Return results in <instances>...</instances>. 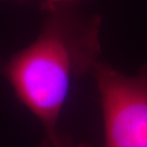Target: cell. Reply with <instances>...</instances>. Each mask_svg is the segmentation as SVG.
<instances>
[{
  "mask_svg": "<svg viewBox=\"0 0 147 147\" xmlns=\"http://www.w3.org/2000/svg\"><path fill=\"white\" fill-rule=\"evenodd\" d=\"M76 5L42 9L37 36L3 67L17 99L42 124L46 136L58 131L73 81L92 75L100 61V16L82 13Z\"/></svg>",
  "mask_w": 147,
  "mask_h": 147,
  "instance_id": "6da1fadb",
  "label": "cell"
},
{
  "mask_svg": "<svg viewBox=\"0 0 147 147\" xmlns=\"http://www.w3.org/2000/svg\"><path fill=\"white\" fill-rule=\"evenodd\" d=\"M96 79L104 127V147H147V63L134 76L100 60Z\"/></svg>",
  "mask_w": 147,
  "mask_h": 147,
  "instance_id": "7a4b0ae2",
  "label": "cell"
},
{
  "mask_svg": "<svg viewBox=\"0 0 147 147\" xmlns=\"http://www.w3.org/2000/svg\"><path fill=\"white\" fill-rule=\"evenodd\" d=\"M41 147H95L87 142H78L68 134L57 131L45 136Z\"/></svg>",
  "mask_w": 147,
  "mask_h": 147,
  "instance_id": "3957f363",
  "label": "cell"
},
{
  "mask_svg": "<svg viewBox=\"0 0 147 147\" xmlns=\"http://www.w3.org/2000/svg\"><path fill=\"white\" fill-rule=\"evenodd\" d=\"M78 0H42L41 7L42 9L55 7V6H61V5H71L76 4Z\"/></svg>",
  "mask_w": 147,
  "mask_h": 147,
  "instance_id": "277c9868",
  "label": "cell"
},
{
  "mask_svg": "<svg viewBox=\"0 0 147 147\" xmlns=\"http://www.w3.org/2000/svg\"><path fill=\"white\" fill-rule=\"evenodd\" d=\"M4 1H11L14 3H18V4H26V3L32 1V0H4Z\"/></svg>",
  "mask_w": 147,
  "mask_h": 147,
  "instance_id": "5b68a950",
  "label": "cell"
},
{
  "mask_svg": "<svg viewBox=\"0 0 147 147\" xmlns=\"http://www.w3.org/2000/svg\"><path fill=\"white\" fill-rule=\"evenodd\" d=\"M3 67H4V61H2V59L0 58V74H2Z\"/></svg>",
  "mask_w": 147,
  "mask_h": 147,
  "instance_id": "8992f818",
  "label": "cell"
}]
</instances>
